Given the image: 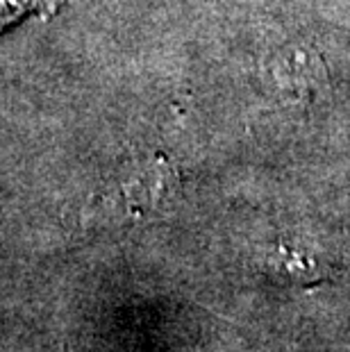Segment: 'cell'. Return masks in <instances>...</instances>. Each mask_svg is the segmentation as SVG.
Returning a JSON list of instances; mask_svg holds the SVG:
<instances>
[{"label":"cell","mask_w":350,"mask_h":352,"mask_svg":"<svg viewBox=\"0 0 350 352\" xmlns=\"http://www.w3.org/2000/svg\"><path fill=\"white\" fill-rule=\"evenodd\" d=\"M271 78L282 98L305 107L314 102L330 85L325 59L316 50L303 46L282 48L278 55H273Z\"/></svg>","instance_id":"1"},{"label":"cell","mask_w":350,"mask_h":352,"mask_svg":"<svg viewBox=\"0 0 350 352\" xmlns=\"http://www.w3.org/2000/svg\"><path fill=\"white\" fill-rule=\"evenodd\" d=\"M177 189V175L164 160L146 162L125 177L123 196L132 212L146 214L164 207Z\"/></svg>","instance_id":"2"},{"label":"cell","mask_w":350,"mask_h":352,"mask_svg":"<svg viewBox=\"0 0 350 352\" xmlns=\"http://www.w3.org/2000/svg\"><path fill=\"white\" fill-rule=\"evenodd\" d=\"M325 268L314 254L300 250L296 245L280 243L273 252V273L287 277L294 284H316L325 277Z\"/></svg>","instance_id":"3"}]
</instances>
